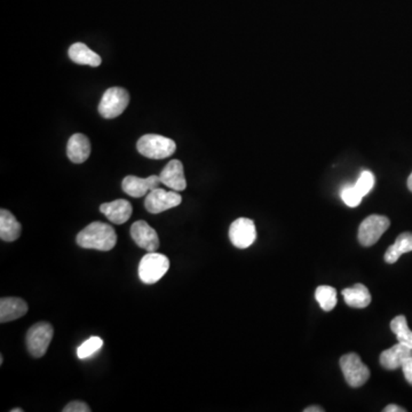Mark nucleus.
I'll return each instance as SVG.
<instances>
[{
	"label": "nucleus",
	"mask_w": 412,
	"mask_h": 412,
	"mask_svg": "<svg viewBox=\"0 0 412 412\" xmlns=\"http://www.w3.org/2000/svg\"><path fill=\"white\" fill-rule=\"evenodd\" d=\"M117 243V234L110 225L94 221L77 235V244L84 249L107 251L113 250Z\"/></svg>",
	"instance_id": "1"
},
{
	"label": "nucleus",
	"mask_w": 412,
	"mask_h": 412,
	"mask_svg": "<svg viewBox=\"0 0 412 412\" xmlns=\"http://www.w3.org/2000/svg\"><path fill=\"white\" fill-rule=\"evenodd\" d=\"M137 149L150 160H164L175 153L177 144L169 137L158 135H146L137 141Z\"/></svg>",
	"instance_id": "2"
},
{
	"label": "nucleus",
	"mask_w": 412,
	"mask_h": 412,
	"mask_svg": "<svg viewBox=\"0 0 412 412\" xmlns=\"http://www.w3.org/2000/svg\"><path fill=\"white\" fill-rule=\"evenodd\" d=\"M170 260L160 253L149 252L141 259L139 276L146 284H155L167 273Z\"/></svg>",
	"instance_id": "3"
},
{
	"label": "nucleus",
	"mask_w": 412,
	"mask_h": 412,
	"mask_svg": "<svg viewBox=\"0 0 412 412\" xmlns=\"http://www.w3.org/2000/svg\"><path fill=\"white\" fill-rule=\"evenodd\" d=\"M53 327L47 322H39L32 325L27 332V347L34 357H43L46 354L50 341L53 339Z\"/></svg>",
	"instance_id": "4"
},
{
	"label": "nucleus",
	"mask_w": 412,
	"mask_h": 412,
	"mask_svg": "<svg viewBox=\"0 0 412 412\" xmlns=\"http://www.w3.org/2000/svg\"><path fill=\"white\" fill-rule=\"evenodd\" d=\"M130 103V94L123 88H110L104 92L100 104L99 113L103 118L113 119L124 113Z\"/></svg>",
	"instance_id": "5"
},
{
	"label": "nucleus",
	"mask_w": 412,
	"mask_h": 412,
	"mask_svg": "<svg viewBox=\"0 0 412 412\" xmlns=\"http://www.w3.org/2000/svg\"><path fill=\"white\" fill-rule=\"evenodd\" d=\"M341 368L345 380L350 387H361L370 378V370L357 354L343 355L341 359Z\"/></svg>",
	"instance_id": "6"
},
{
	"label": "nucleus",
	"mask_w": 412,
	"mask_h": 412,
	"mask_svg": "<svg viewBox=\"0 0 412 412\" xmlns=\"http://www.w3.org/2000/svg\"><path fill=\"white\" fill-rule=\"evenodd\" d=\"M387 217L372 214L363 220L359 228V242L363 247H371L377 243L385 231L390 228Z\"/></svg>",
	"instance_id": "7"
},
{
	"label": "nucleus",
	"mask_w": 412,
	"mask_h": 412,
	"mask_svg": "<svg viewBox=\"0 0 412 412\" xmlns=\"http://www.w3.org/2000/svg\"><path fill=\"white\" fill-rule=\"evenodd\" d=\"M182 202L181 195L178 191H166L163 188H156L150 191L144 200V207L148 212L153 214L164 212L180 205Z\"/></svg>",
	"instance_id": "8"
},
{
	"label": "nucleus",
	"mask_w": 412,
	"mask_h": 412,
	"mask_svg": "<svg viewBox=\"0 0 412 412\" xmlns=\"http://www.w3.org/2000/svg\"><path fill=\"white\" fill-rule=\"evenodd\" d=\"M229 238L234 247L247 249L256 238V225L251 219L240 218L235 220L229 228Z\"/></svg>",
	"instance_id": "9"
},
{
	"label": "nucleus",
	"mask_w": 412,
	"mask_h": 412,
	"mask_svg": "<svg viewBox=\"0 0 412 412\" xmlns=\"http://www.w3.org/2000/svg\"><path fill=\"white\" fill-rule=\"evenodd\" d=\"M131 238L137 247H142L148 252H156L160 247V238L156 231L144 220H139L132 225Z\"/></svg>",
	"instance_id": "10"
},
{
	"label": "nucleus",
	"mask_w": 412,
	"mask_h": 412,
	"mask_svg": "<svg viewBox=\"0 0 412 412\" xmlns=\"http://www.w3.org/2000/svg\"><path fill=\"white\" fill-rule=\"evenodd\" d=\"M160 184L162 181L160 175H150L146 179L137 178L135 175H128L123 180L122 188L128 196L140 198L160 187Z\"/></svg>",
	"instance_id": "11"
},
{
	"label": "nucleus",
	"mask_w": 412,
	"mask_h": 412,
	"mask_svg": "<svg viewBox=\"0 0 412 412\" xmlns=\"http://www.w3.org/2000/svg\"><path fill=\"white\" fill-rule=\"evenodd\" d=\"M160 181L172 191H182L187 188L184 165L178 160H170L160 174Z\"/></svg>",
	"instance_id": "12"
},
{
	"label": "nucleus",
	"mask_w": 412,
	"mask_h": 412,
	"mask_svg": "<svg viewBox=\"0 0 412 412\" xmlns=\"http://www.w3.org/2000/svg\"><path fill=\"white\" fill-rule=\"evenodd\" d=\"M100 212L115 225H123L131 218L133 207L128 200H116L110 203L101 204Z\"/></svg>",
	"instance_id": "13"
},
{
	"label": "nucleus",
	"mask_w": 412,
	"mask_h": 412,
	"mask_svg": "<svg viewBox=\"0 0 412 412\" xmlns=\"http://www.w3.org/2000/svg\"><path fill=\"white\" fill-rule=\"evenodd\" d=\"M67 155L69 160L75 164L86 162L91 155V144L88 137L81 133L71 135L67 144Z\"/></svg>",
	"instance_id": "14"
},
{
	"label": "nucleus",
	"mask_w": 412,
	"mask_h": 412,
	"mask_svg": "<svg viewBox=\"0 0 412 412\" xmlns=\"http://www.w3.org/2000/svg\"><path fill=\"white\" fill-rule=\"evenodd\" d=\"M411 356L412 348L399 343L381 353L380 364L386 370H397L400 369L403 362Z\"/></svg>",
	"instance_id": "15"
},
{
	"label": "nucleus",
	"mask_w": 412,
	"mask_h": 412,
	"mask_svg": "<svg viewBox=\"0 0 412 412\" xmlns=\"http://www.w3.org/2000/svg\"><path fill=\"white\" fill-rule=\"evenodd\" d=\"M28 313V303L21 298L7 297L0 300V322L15 321Z\"/></svg>",
	"instance_id": "16"
},
{
	"label": "nucleus",
	"mask_w": 412,
	"mask_h": 412,
	"mask_svg": "<svg viewBox=\"0 0 412 412\" xmlns=\"http://www.w3.org/2000/svg\"><path fill=\"white\" fill-rule=\"evenodd\" d=\"M22 226L8 210L0 211V238L4 242H14L21 236Z\"/></svg>",
	"instance_id": "17"
},
{
	"label": "nucleus",
	"mask_w": 412,
	"mask_h": 412,
	"mask_svg": "<svg viewBox=\"0 0 412 412\" xmlns=\"http://www.w3.org/2000/svg\"><path fill=\"white\" fill-rule=\"evenodd\" d=\"M69 57L74 62L81 66L99 67L102 62L100 55L94 53L83 43L71 45L68 50Z\"/></svg>",
	"instance_id": "18"
},
{
	"label": "nucleus",
	"mask_w": 412,
	"mask_h": 412,
	"mask_svg": "<svg viewBox=\"0 0 412 412\" xmlns=\"http://www.w3.org/2000/svg\"><path fill=\"white\" fill-rule=\"evenodd\" d=\"M343 297L345 303L354 308H366L371 303V294L368 287L363 284H355L343 290Z\"/></svg>",
	"instance_id": "19"
},
{
	"label": "nucleus",
	"mask_w": 412,
	"mask_h": 412,
	"mask_svg": "<svg viewBox=\"0 0 412 412\" xmlns=\"http://www.w3.org/2000/svg\"><path fill=\"white\" fill-rule=\"evenodd\" d=\"M411 251L412 233H403L400 236H397L395 243L390 245L387 251L385 252V261L387 263H395L402 254L411 252Z\"/></svg>",
	"instance_id": "20"
},
{
	"label": "nucleus",
	"mask_w": 412,
	"mask_h": 412,
	"mask_svg": "<svg viewBox=\"0 0 412 412\" xmlns=\"http://www.w3.org/2000/svg\"><path fill=\"white\" fill-rule=\"evenodd\" d=\"M390 329L397 334L399 343L412 348V331L408 327L406 316L399 315L390 322Z\"/></svg>",
	"instance_id": "21"
},
{
	"label": "nucleus",
	"mask_w": 412,
	"mask_h": 412,
	"mask_svg": "<svg viewBox=\"0 0 412 412\" xmlns=\"http://www.w3.org/2000/svg\"><path fill=\"white\" fill-rule=\"evenodd\" d=\"M315 299L325 312H330L337 305V291L329 285H321L315 291Z\"/></svg>",
	"instance_id": "22"
},
{
	"label": "nucleus",
	"mask_w": 412,
	"mask_h": 412,
	"mask_svg": "<svg viewBox=\"0 0 412 412\" xmlns=\"http://www.w3.org/2000/svg\"><path fill=\"white\" fill-rule=\"evenodd\" d=\"M103 341L100 337H91L88 341L81 343L77 348V356L79 359H85L91 357L93 354L97 353L102 347Z\"/></svg>",
	"instance_id": "23"
},
{
	"label": "nucleus",
	"mask_w": 412,
	"mask_h": 412,
	"mask_svg": "<svg viewBox=\"0 0 412 412\" xmlns=\"http://www.w3.org/2000/svg\"><path fill=\"white\" fill-rule=\"evenodd\" d=\"M375 175L372 172L363 171L359 179H357V181H356L355 187L359 191V194L364 197L372 191V188L375 186Z\"/></svg>",
	"instance_id": "24"
},
{
	"label": "nucleus",
	"mask_w": 412,
	"mask_h": 412,
	"mask_svg": "<svg viewBox=\"0 0 412 412\" xmlns=\"http://www.w3.org/2000/svg\"><path fill=\"white\" fill-rule=\"evenodd\" d=\"M341 200L350 207H356L362 202L363 196L356 189L355 184H348L341 191Z\"/></svg>",
	"instance_id": "25"
},
{
	"label": "nucleus",
	"mask_w": 412,
	"mask_h": 412,
	"mask_svg": "<svg viewBox=\"0 0 412 412\" xmlns=\"http://www.w3.org/2000/svg\"><path fill=\"white\" fill-rule=\"evenodd\" d=\"M63 412H91V408L81 401H74L67 404Z\"/></svg>",
	"instance_id": "26"
},
{
	"label": "nucleus",
	"mask_w": 412,
	"mask_h": 412,
	"mask_svg": "<svg viewBox=\"0 0 412 412\" xmlns=\"http://www.w3.org/2000/svg\"><path fill=\"white\" fill-rule=\"evenodd\" d=\"M401 369H402L403 375L406 377V381L412 385V356L403 362Z\"/></svg>",
	"instance_id": "27"
},
{
	"label": "nucleus",
	"mask_w": 412,
	"mask_h": 412,
	"mask_svg": "<svg viewBox=\"0 0 412 412\" xmlns=\"http://www.w3.org/2000/svg\"><path fill=\"white\" fill-rule=\"evenodd\" d=\"M385 412H406V409H403L401 406H397V404H390V406H386L384 409Z\"/></svg>",
	"instance_id": "28"
},
{
	"label": "nucleus",
	"mask_w": 412,
	"mask_h": 412,
	"mask_svg": "<svg viewBox=\"0 0 412 412\" xmlns=\"http://www.w3.org/2000/svg\"><path fill=\"white\" fill-rule=\"evenodd\" d=\"M324 410L321 409L320 406H309V408H306V409L303 410V412H323Z\"/></svg>",
	"instance_id": "29"
},
{
	"label": "nucleus",
	"mask_w": 412,
	"mask_h": 412,
	"mask_svg": "<svg viewBox=\"0 0 412 412\" xmlns=\"http://www.w3.org/2000/svg\"><path fill=\"white\" fill-rule=\"evenodd\" d=\"M408 188H409V191L412 193V172L411 174L409 175V178H408Z\"/></svg>",
	"instance_id": "30"
},
{
	"label": "nucleus",
	"mask_w": 412,
	"mask_h": 412,
	"mask_svg": "<svg viewBox=\"0 0 412 412\" xmlns=\"http://www.w3.org/2000/svg\"><path fill=\"white\" fill-rule=\"evenodd\" d=\"M11 412H23L22 409H12Z\"/></svg>",
	"instance_id": "31"
}]
</instances>
